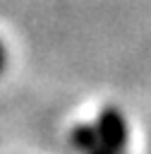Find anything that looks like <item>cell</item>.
I'll use <instances>...</instances> for the list:
<instances>
[{"label":"cell","mask_w":151,"mask_h":154,"mask_svg":"<svg viewBox=\"0 0 151 154\" xmlns=\"http://www.w3.org/2000/svg\"><path fill=\"white\" fill-rule=\"evenodd\" d=\"M72 154H132V123L115 103L98 106L67 130Z\"/></svg>","instance_id":"cell-1"},{"label":"cell","mask_w":151,"mask_h":154,"mask_svg":"<svg viewBox=\"0 0 151 154\" xmlns=\"http://www.w3.org/2000/svg\"><path fill=\"white\" fill-rule=\"evenodd\" d=\"M7 63H10V48H7V43H5V38L0 36V75L5 72V67H7Z\"/></svg>","instance_id":"cell-2"}]
</instances>
